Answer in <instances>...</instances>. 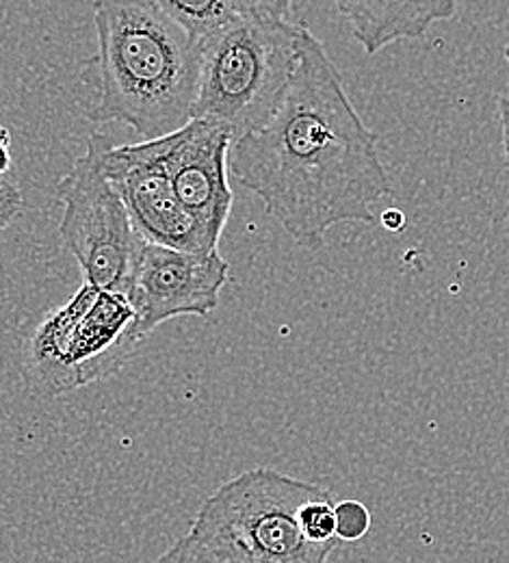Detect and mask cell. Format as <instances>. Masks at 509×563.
<instances>
[{
	"mask_svg": "<svg viewBox=\"0 0 509 563\" xmlns=\"http://www.w3.org/2000/svg\"><path fill=\"white\" fill-rule=\"evenodd\" d=\"M379 221L388 232H401L406 228V214L399 209H388V211L381 212Z\"/></svg>",
	"mask_w": 509,
	"mask_h": 563,
	"instance_id": "15",
	"label": "cell"
},
{
	"mask_svg": "<svg viewBox=\"0 0 509 563\" xmlns=\"http://www.w3.org/2000/svg\"><path fill=\"white\" fill-rule=\"evenodd\" d=\"M364 55L390 44L421 40L436 22L455 18L464 0H332Z\"/></svg>",
	"mask_w": 509,
	"mask_h": 563,
	"instance_id": "10",
	"label": "cell"
},
{
	"mask_svg": "<svg viewBox=\"0 0 509 563\" xmlns=\"http://www.w3.org/2000/svg\"><path fill=\"white\" fill-rule=\"evenodd\" d=\"M107 140L100 133L89 135L85 154L55 187V198L64 207L59 236L78 263L82 280L126 295L146 239L104 169Z\"/></svg>",
	"mask_w": 509,
	"mask_h": 563,
	"instance_id": "6",
	"label": "cell"
},
{
	"mask_svg": "<svg viewBox=\"0 0 509 563\" xmlns=\"http://www.w3.org/2000/svg\"><path fill=\"white\" fill-rule=\"evenodd\" d=\"M102 163L146 241L189 252L219 250L218 241L180 202L158 141L115 145L107 140Z\"/></svg>",
	"mask_w": 509,
	"mask_h": 563,
	"instance_id": "7",
	"label": "cell"
},
{
	"mask_svg": "<svg viewBox=\"0 0 509 563\" xmlns=\"http://www.w3.org/2000/svg\"><path fill=\"white\" fill-rule=\"evenodd\" d=\"M98 91L87 118L144 140L193 120L202 44L154 0H93Z\"/></svg>",
	"mask_w": 509,
	"mask_h": 563,
	"instance_id": "2",
	"label": "cell"
},
{
	"mask_svg": "<svg viewBox=\"0 0 509 563\" xmlns=\"http://www.w3.org/2000/svg\"><path fill=\"white\" fill-rule=\"evenodd\" d=\"M169 18L185 26L198 42L243 18L234 0H154Z\"/></svg>",
	"mask_w": 509,
	"mask_h": 563,
	"instance_id": "11",
	"label": "cell"
},
{
	"mask_svg": "<svg viewBox=\"0 0 509 563\" xmlns=\"http://www.w3.org/2000/svg\"><path fill=\"white\" fill-rule=\"evenodd\" d=\"M499 118H501V137L506 150V163H509V96L499 100Z\"/></svg>",
	"mask_w": 509,
	"mask_h": 563,
	"instance_id": "17",
	"label": "cell"
},
{
	"mask_svg": "<svg viewBox=\"0 0 509 563\" xmlns=\"http://www.w3.org/2000/svg\"><path fill=\"white\" fill-rule=\"evenodd\" d=\"M22 211V194L15 183L7 176H0V232Z\"/></svg>",
	"mask_w": 509,
	"mask_h": 563,
	"instance_id": "14",
	"label": "cell"
},
{
	"mask_svg": "<svg viewBox=\"0 0 509 563\" xmlns=\"http://www.w3.org/2000/svg\"><path fill=\"white\" fill-rule=\"evenodd\" d=\"M323 488L272 468L245 471L211 494L189 531L158 558L174 563H323L334 549L310 542L301 507Z\"/></svg>",
	"mask_w": 509,
	"mask_h": 563,
	"instance_id": "3",
	"label": "cell"
},
{
	"mask_svg": "<svg viewBox=\"0 0 509 563\" xmlns=\"http://www.w3.org/2000/svg\"><path fill=\"white\" fill-rule=\"evenodd\" d=\"M146 339L124 292L82 280L73 299L37 321L22 345V384L48 401L118 375Z\"/></svg>",
	"mask_w": 509,
	"mask_h": 563,
	"instance_id": "4",
	"label": "cell"
},
{
	"mask_svg": "<svg viewBox=\"0 0 509 563\" xmlns=\"http://www.w3.org/2000/svg\"><path fill=\"white\" fill-rule=\"evenodd\" d=\"M236 11L243 18H276L287 20L292 0H234Z\"/></svg>",
	"mask_w": 509,
	"mask_h": 563,
	"instance_id": "13",
	"label": "cell"
},
{
	"mask_svg": "<svg viewBox=\"0 0 509 563\" xmlns=\"http://www.w3.org/2000/svg\"><path fill=\"white\" fill-rule=\"evenodd\" d=\"M504 55H506V62H508L509 66V42L506 44V48H504Z\"/></svg>",
	"mask_w": 509,
	"mask_h": 563,
	"instance_id": "18",
	"label": "cell"
},
{
	"mask_svg": "<svg viewBox=\"0 0 509 563\" xmlns=\"http://www.w3.org/2000/svg\"><path fill=\"white\" fill-rule=\"evenodd\" d=\"M228 261L211 252H189L144 241L126 290L142 336L178 317L207 319L219 306L228 280Z\"/></svg>",
	"mask_w": 509,
	"mask_h": 563,
	"instance_id": "8",
	"label": "cell"
},
{
	"mask_svg": "<svg viewBox=\"0 0 509 563\" xmlns=\"http://www.w3.org/2000/svg\"><path fill=\"white\" fill-rule=\"evenodd\" d=\"M228 165L310 252L339 223H373V207L390 194L377 135L358 115L323 42L308 29L283 102L261 129L232 141Z\"/></svg>",
	"mask_w": 509,
	"mask_h": 563,
	"instance_id": "1",
	"label": "cell"
},
{
	"mask_svg": "<svg viewBox=\"0 0 509 563\" xmlns=\"http://www.w3.org/2000/svg\"><path fill=\"white\" fill-rule=\"evenodd\" d=\"M303 29L289 20L239 18L200 42L193 118L223 124L234 140L261 129L289 89Z\"/></svg>",
	"mask_w": 509,
	"mask_h": 563,
	"instance_id": "5",
	"label": "cell"
},
{
	"mask_svg": "<svg viewBox=\"0 0 509 563\" xmlns=\"http://www.w3.org/2000/svg\"><path fill=\"white\" fill-rule=\"evenodd\" d=\"M336 536L343 542H358L370 531V511L361 500H343L334 505Z\"/></svg>",
	"mask_w": 509,
	"mask_h": 563,
	"instance_id": "12",
	"label": "cell"
},
{
	"mask_svg": "<svg viewBox=\"0 0 509 563\" xmlns=\"http://www.w3.org/2000/svg\"><path fill=\"white\" fill-rule=\"evenodd\" d=\"M11 135L4 126H0V176H7L11 169Z\"/></svg>",
	"mask_w": 509,
	"mask_h": 563,
	"instance_id": "16",
	"label": "cell"
},
{
	"mask_svg": "<svg viewBox=\"0 0 509 563\" xmlns=\"http://www.w3.org/2000/svg\"><path fill=\"white\" fill-rule=\"evenodd\" d=\"M506 165H508V167H509V163H506Z\"/></svg>",
	"mask_w": 509,
	"mask_h": 563,
	"instance_id": "19",
	"label": "cell"
},
{
	"mask_svg": "<svg viewBox=\"0 0 509 563\" xmlns=\"http://www.w3.org/2000/svg\"><path fill=\"white\" fill-rule=\"evenodd\" d=\"M156 141L180 202L219 243L234 202L228 183L232 133L223 124L193 118Z\"/></svg>",
	"mask_w": 509,
	"mask_h": 563,
	"instance_id": "9",
	"label": "cell"
}]
</instances>
